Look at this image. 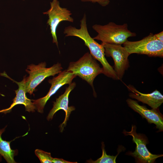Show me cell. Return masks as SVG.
Returning <instances> with one entry per match:
<instances>
[{"instance_id": "7a4b0ae2", "label": "cell", "mask_w": 163, "mask_h": 163, "mask_svg": "<svg viewBox=\"0 0 163 163\" xmlns=\"http://www.w3.org/2000/svg\"><path fill=\"white\" fill-rule=\"evenodd\" d=\"M128 26L126 23L118 25L113 22L104 25L94 24L92 27L97 34L93 38L101 41L102 43L123 44L129 37L136 36V33L128 29Z\"/></svg>"}, {"instance_id": "ba28073f", "label": "cell", "mask_w": 163, "mask_h": 163, "mask_svg": "<svg viewBox=\"0 0 163 163\" xmlns=\"http://www.w3.org/2000/svg\"><path fill=\"white\" fill-rule=\"evenodd\" d=\"M105 55L111 56L114 62V70L118 80H121L125 70L129 67L128 57L130 55L124 47L121 45L102 43Z\"/></svg>"}, {"instance_id": "5b68a950", "label": "cell", "mask_w": 163, "mask_h": 163, "mask_svg": "<svg viewBox=\"0 0 163 163\" xmlns=\"http://www.w3.org/2000/svg\"><path fill=\"white\" fill-rule=\"evenodd\" d=\"M123 44L129 55L136 53L149 56H163V42L158 40L152 33L140 40H127Z\"/></svg>"}, {"instance_id": "6da1fadb", "label": "cell", "mask_w": 163, "mask_h": 163, "mask_svg": "<svg viewBox=\"0 0 163 163\" xmlns=\"http://www.w3.org/2000/svg\"><path fill=\"white\" fill-rule=\"evenodd\" d=\"M80 22L79 29L72 26L66 27L63 32L65 37L75 36L81 39L84 41L85 45L88 48L91 55L96 60L100 62L102 65L103 74L113 79L117 80V76L113 68L105 58L104 46L95 41L88 33L86 16L85 14Z\"/></svg>"}, {"instance_id": "9c48e42d", "label": "cell", "mask_w": 163, "mask_h": 163, "mask_svg": "<svg viewBox=\"0 0 163 163\" xmlns=\"http://www.w3.org/2000/svg\"><path fill=\"white\" fill-rule=\"evenodd\" d=\"M76 76L66 70L61 71L58 75L48 80L51 86L46 95L44 97L37 100H32L36 109L40 113H43V109L47 101L62 86L70 85Z\"/></svg>"}, {"instance_id": "4fadbf2b", "label": "cell", "mask_w": 163, "mask_h": 163, "mask_svg": "<svg viewBox=\"0 0 163 163\" xmlns=\"http://www.w3.org/2000/svg\"><path fill=\"white\" fill-rule=\"evenodd\" d=\"M127 87L128 89L131 92L129 93V97L148 104L152 109L158 108L163 102V96L157 90L151 93L146 94L139 92L131 85Z\"/></svg>"}, {"instance_id": "9a60e30c", "label": "cell", "mask_w": 163, "mask_h": 163, "mask_svg": "<svg viewBox=\"0 0 163 163\" xmlns=\"http://www.w3.org/2000/svg\"><path fill=\"white\" fill-rule=\"evenodd\" d=\"M101 148L102 151V154L100 158L95 161H93L91 159L88 160L87 161V162L90 163H116V158L119 153L115 156L107 155L104 149V142L102 143Z\"/></svg>"}, {"instance_id": "2e32d148", "label": "cell", "mask_w": 163, "mask_h": 163, "mask_svg": "<svg viewBox=\"0 0 163 163\" xmlns=\"http://www.w3.org/2000/svg\"><path fill=\"white\" fill-rule=\"evenodd\" d=\"M36 155L39 158L41 163H52V158L51 153L44 151L42 150L36 149L35 151Z\"/></svg>"}, {"instance_id": "e0dca14e", "label": "cell", "mask_w": 163, "mask_h": 163, "mask_svg": "<svg viewBox=\"0 0 163 163\" xmlns=\"http://www.w3.org/2000/svg\"><path fill=\"white\" fill-rule=\"evenodd\" d=\"M84 2H91L97 3L102 6L104 7L108 5L110 2V0H80Z\"/></svg>"}, {"instance_id": "7c38bea8", "label": "cell", "mask_w": 163, "mask_h": 163, "mask_svg": "<svg viewBox=\"0 0 163 163\" xmlns=\"http://www.w3.org/2000/svg\"><path fill=\"white\" fill-rule=\"evenodd\" d=\"M26 75L24 77L22 81L18 82L11 79L16 83L18 85V88L15 91L16 95L13 100V102L10 107L6 109L0 110V113H6L10 112L12 108L15 105L18 104L24 105L25 108V110L29 112H34L36 109L35 107L33 102L32 100L28 98L26 95L25 80Z\"/></svg>"}, {"instance_id": "30bf717a", "label": "cell", "mask_w": 163, "mask_h": 163, "mask_svg": "<svg viewBox=\"0 0 163 163\" xmlns=\"http://www.w3.org/2000/svg\"><path fill=\"white\" fill-rule=\"evenodd\" d=\"M76 85L75 83L73 82L66 88L64 93L56 98L55 101L53 102V107L47 117V120L49 121L53 118L55 114L59 110H62L65 112L66 116L65 120L59 126L60 130L61 132L63 131L64 127L66 126L71 112L75 110L74 106H69L68 104L69 94L75 87Z\"/></svg>"}, {"instance_id": "44dd1931", "label": "cell", "mask_w": 163, "mask_h": 163, "mask_svg": "<svg viewBox=\"0 0 163 163\" xmlns=\"http://www.w3.org/2000/svg\"></svg>"}, {"instance_id": "8fae6325", "label": "cell", "mask_w": 163, "mask_h": 163, "mask_svg": "<svg viewBox=\"0 0 163 163\" xmlns=\"http://www.w3.org/2000/svg\"><path fill=\"white\" fill-rule=\"evenodd\" d=\"M126 101L130 108L145 118L149 123L155 124L159 131H163V117L158 108L149 109L145 106L139 105L136 101L129 98Z\"/></svg>"}, {"instance_id": "ffe728a7", "label": "cell", "mask_w": 163, "mask_h": 163, "mask_svg": "<svg viewBox=\"0 0 163 163\" xmlns=\"http://www.w3.org/2000/svg\"><path fill=\"white\" fill-rule=\"evenodd\" d=\"M2 156L0 155V162L2 161Z\"/></svg>"}, {"instance_id": "3957f363", "label": "cell", "mask_w": 163, "mask_h": 163, "mask_svg": "<svg viewBox=\"0 0 163 163\" xmlns=\"http://www.w3.org/2000/svg\"><path fill=\"white\" fill-rule=\"evenodd\" d=\"M66 70L87 82L94 92V81L98 75L103 73V68L100 67L96 59L88 52L76 61L71 62Z\"/></svg>"}, {"instance_id": "5bb4252c", "label": "cell", "mask_w": 163, "mask_h": 163, "mask_svg": "<svg viewBox=\"0 0 163 163\" xmlns=\"http://www.w3.org/2000/svg\"><path fill=\"white\" fill-rule=\"evenodd\" d=\"M7 126L0 129V155L3 157L8 163H15L14 157L17 154L18 150H12L10 147L11 141H7L3 140L2 135L5 132Z\"/></svg>"}, {"instance_id": "8992f818", "label": "cell", "mask_w": 163, "mask_h": 163, "mask_svg": "<svg viewBox=\"0 0 163 163\" xmlns=\"http://www.w3.org/2000/svg\"><path fill=\"white\" fill-rule=\"evenodd\" d=\"M136 128L135 125H132L130 131L127 132L125 130L123 133L126 136H132L133 141L136 144L135 151L128 152V155L134 157L137 162L140 163H152L155 160L163 156V155L153 154L150 153L146 147L147 140L145 136L137 133Z\"/></svg>"}, {"instance_id": "52a82bcc", "label": "cell", "mask_w": 163, "mask_h": 163, "mask_svg": "<svg viewBox=\"0 0 163 163\" xmlns=\"http://www.w3.org/2000/svg\"><path fill=\"white\" fill-rule=\"evenodd\" d=\"M50 7L47 11L43 14L48 15L49 19L47 24L49 25L51 34L53 38V43L58 47L56 30L59 23L62 21L74 22L73 18L71 16V11L66 8H62L58 0H53L50 2Z\"/></svg>"}, {"instance_id": "ac0fdd59", "label": "cell", "mask_w": 163, "mask_h": 163, "mask_svg": "<svg viewBox=\"0 0 163 163\" xmlns=\"http://www.w3.org/2000/svg\"><path fill=\"white\" fill-rule=\"evenodd\" d=\"M52 162L54 163H77L76 162H71L65 160L62 158H53Z\"/></svg>"}, {"instance_id": "277c9868", "label": "cell", "mask_w": 163, "mask_h": 163, "mask_svg": "<svg viewBox=\"0 0 163 163\" xmlns=\"http://www.w3.org/2000/svg\"><path fill=\"white\" fill-rule=\"evenodd\" d=\"M46 62H44L37 65L31 64L27 66L25 70L29 76L26 78V93L32 94L36 88L46 78L58 74L63 69L61 64L59 62L49 68H46Z\"/></svg>"}, {"instance_id": "d6986e66", "label": "cell", "mask_w": 163, "mask_h": 163, "mask_svg": "<svg viewBox=\"0 0 163 163\" xmlns=\"http://www.w3.org/2000/svg\"><path fill=\"white\" fill-rule=\"evenodd\" d=\"M155 37L159 40L163 42V31L154 34Z\"/></svg>"}]
</instances>
